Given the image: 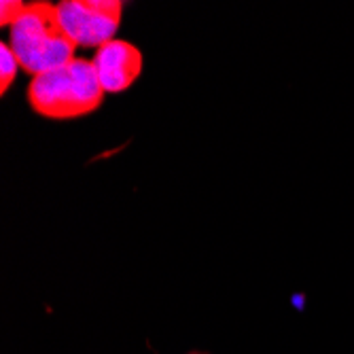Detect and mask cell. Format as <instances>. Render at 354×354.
Here are the masks:
<instances>
[{"label": "cell", "instance_id": "obj_1", "mask_svg": "<svg viewBox=\"0 0 354 354\" xmlns=\"http://www.w3.org/2000/svg\"><path fill=\"white\" fill-rule=\"evenodd\" d=\"M104 100V89L93 71L91 59L75 57L59 68L32 77L28 102L35 113L47 119H77L89 115Z\"/></svg>", "mask_w": 354, "mask_h": 354}, {"label": "cell", "instance_id": "obj_3", "mask_svg": "<svg viewBox=\"0 0 354 354\" xmlns=\"http://www.w3.org/2000/svg\"><path fill=\"white\" fill-rule=\"evenodd\" d=\"M57 13L66 35L77 47H102L115 39L123 3L119 0H64Z\"/></svg>", "mask_w": 354, "mask_h": 354}, {"label": "cell", "instance_id": "obj_2", "mask_svg": "<svg viewBox=\"0 0 354 354\" xmlns=\"http://www.w3.org/2000/svg\"><path fill=\"white\" fill-rule=\"evenodd\" d=\"M9 45L24 73L39 77L75 59L77 45L62 26L57 5L30 3L11 26Z\"/></svg>", "mask_w": 354, "mask_h": 354}, {"label": "cell", "instance_id": "obj_5", "mask_svg": "<svg viewBox=\"0 0 354 354\" xmlns=\"http://www.w3.org/2000/svg\"><path fill=\"white\" fill-rule=\"evenodd\" d=\"M19 59L15 57L13 49L9 43L0 45V93H7L9 87L13 85L17 71H19Z\"/></svg>", "mask_w": 354, "mask_h": 354}, {"label": "cell", "instance_id": "obj_7", "mask_svg": "<svg viewBox=\"0 0 354 354\" xmlns=\"http://www.w3.org/2000/svg\"><path fill=\"white\" fill-rule=\"evenodd\" d=\"M189 354H204V352H189Z\"/></svg>", "mask_w": 354, "mask_h": 354}, {"label": "cell", "instance_id": "obj_4", "mask_svg": "<svg viewBox=\"0 0 354 354\" xmlns=\"http://www.w3.org/2000/svg\"><path fill=\"white\" fill-rule=\"evenodd\" d=\"M91 64L104 93H121L127 87H132L140 77L142 53L132 43L113 39L95 49Z\"/></svg>", "mask_w": 354, "mask_h": 354}, {"label": "cell", "instance_id": "obj_6", "mask_svg": "<svg viewBox=\"0 0 354 354\" xmlns=\"http://www.w3.org/2000/svg\"><path fill=\"white\" fill-rule=\"evenodd\" d=\"M26 5L19 3V0H3L0 3V24L3 26H13L17 21V17L24 13Z\"/></svg>", "mask_w": 354, "mask_h": 354}]
</instances>
